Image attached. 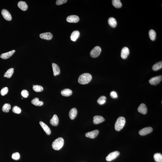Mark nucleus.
Segmentation results:
<instances>
[{"mask_svg": "<svg viewBox=\"0 0 162 162\" xmlns=\"http://www.w3.org/2000/svg\"><path fill=\"white\" fill-rule=\"evenodd\" d=\"M92 76L88 73L83 74L79 76L78 79V82L80 84L84 85L89 83L92 79Z\"/></svg>", "mask_w": 162, "mask_h": 162, "instance_id": "f257e3e1", "label": "nucleus"}, {"mask_svg": "<svg viewBox=\"0 0 162 162\" xmlns=\"http://www.w3.org/2000/svg\"><path fill=\"white\" fill-rule=\"evenodd\" d=\"M126 122V119L124 117H119L117 119L115 125L116 130L119 131L122 129L125 126Z\"/></svg>", "mask_w": 162, "mask_h": 162, "instance_id": "f03ea898", "label": "nucleus"}, {"mask_svg": "<svg viewBox=\"0 0 162 162\" xmlns=\"http://www.w3.org/2000/svg\"><path fill=\"white\" fill-rule=\"evenodd\" d=\"M64 144V140L61 137H59L56 139L53 142L52 147L55 150H59L62 147Z\"/></svg>", "mask_w": 162, "mask_h": 162, "instance_id": "7ed1b4c3", "label": "nucleus"}, {"mask_svg": "<svg viewBox=\"0 0 162 162\" xmlns=\"http://www.w3.org/2000/svg\"><path fill=\"white\" fill-rule=\"evenodd\" d=\"M102 51L100 47L97 46L95 47L91 50L90 52L91 57L93 58L98 57Z\"/></svg>", "mask_w": 162, "mask_h": 162, "instance_id": "20e7f679", "label": "nucleus"}, {"mask_svg": "<svg viewBox=\"0 0 162 162\" xmlns=\"http://www.w3.org/2000/svg\"><path fill=\"white\" fill-rule=\"evenodd\" d=\"M120 155V153L118 151H115L111 153L108 155L106 158L107 161H111L118 157Z\"/></svg>", "mask_w": 162, "mask_h": 162, "instance_id": "39448f33", "label": "nucleus"}, {"mask_svg": "<svg viewBox=\"0 0 162 162\" xmlns=\"http://www.w3.org/2000/svg\"><path fill=\"white\" fill-rule=\"evenodd\" d=\"M162 79V75L154 77L151 78L149 80V82L150 84L156 85L158 84L161 81Z\"/></svg>", "mask_w": 162, "mask_h": 162, "instance_id": "423d86ee", "label": "nucleus"}, {"mask_svg": "<svg viewBox=\"0 0 162 162\" xmlns=\"http://www.w3.org/2000/svg\"><path fill=\"white\" fill-rule=\"evenodd\" d=\"M1 13L3 18L5 20L10 21L12 20L11 15L8 10L3 9L2 10Z\"/></svg>", "mask_w": 162, "mask_h": 162, "instance_id": "0eeeda50", "label": "nucleus"}, {"mask_svg": "<svg viewBox=\"0 0 162 162\" xmlns=\"http://www.w3.org/2000/svg\"><path fill=\"white\" fill-rule=\"evenodd\" d=\"M152 131L153 128L152 127H146L140 130L139 132V134L142 136H144L151 133Z\"/></svg>", "mask_w": 162, "mask_h": 162, "instance_id": "6e6552de", "label": "nucleus"}, {"mask_svg": "<svg viewBox=\"0 0 162 162\" xmlns=\"http://www.w3.org/2000/svg\"><path fill=\"white\" fill-rule=\"evenodd\" d=\"M79 17L76 15H70L66 18L67 21L70 23H77L79 21Z\"/></svg>", "mask_w": 162, "mask_h": 162, "instance_id": "1a4fd4ad", "label": "nucleus"}, {"mask_svg": "<svg viewBox=\"0 0 162 162\" xmlns=\"http://www.w3.org/2000/svg\"><path fill=\"white\" fill-rule=\"evenodd\" d=\"M99 133V131L98 130L92 131L88 132L85 134L86 137L92 139L95 138L98 136Z\"/></svg>", "mask_w": 162, "mask_h": 162, "instance_id": "9d476101", "label": "nucleus"}, {"mask_svg": "<svg viewBox=\"0 0 162 162\" xmlns=\"http://www.w3.org/2000/svg\"><path fill=\"white\" fill-rule=\"evenodd\" d=\"M39 36L41 39H43L50 40L52 39L53 35L50 32H46L41 33L40 34Z\"/></svg>", "mask_w": 162, "mask_h": 162, "instance_id": "9b49d317", "label": "nucleus"}, {"mask_svg": "<svg viewBox=\"0 0 162 162\" xmlns=\"http://www.w3.org/2000/svg\"><path fill=\"white\" fill-rule=\"evenodd\" d=\"M129 54V49L127 47H124L122 50L121 56L123 59H125L127 58Z\"/></svg>", "mask_w": 162, "mask_h": 162, "instance_id": "f8f14e48", "label": "nucleus"}, {"mask_svg": "<svg viewBox=\"0 0 162 162\" xmlns=\"http://www.w3.org/2000/svg\"><path fill=\"white\" fill-rule=\"evenodd\" d=\"M105 120L103 117L100 116H95L93 117V123L95 124H98L101 123Z\"/></svg>", "mask_w": 162, "mask_h": 162, "instance_id": "ddd939ff", "label": "nucleus"}, {"mask_svg": "<svg viewBox=\"0 0 162 162\" xmlns=\"http://www.w3.org/2000/svg\"><path fill=\"white\" fill-rule=\"evenodd\" d=\"M15 50H13L8 52L1 54L0 57L3 59H7L12 56L15 52Z\"/></svg>", "mask_w": 162, "mask_h": 162, "instance_id": "4468645a", "label": "nucleus"}, {"mask_svg": "<svg viewBox=\"0 0 162 162\" xmlns=\"http://www.w3.org/2000/svg\"><path fill=\"white\" fill-rule=\"evenodd\" d=\"M139 112L143 114H145L147 113V109L145 104L142 103L140 104L137 109Z\"/></svg>", "mask_w": 162, "mask_h": 162, "instance_id": "2eb2a0df", "label": "nucleus"}, {"mask_svg": "<svg viewBox=\"0 0 162 162\" xmlns=\"http://www.w3.org/2000/svg\"><path fill=\"white\" fill-rule=\"evenodd\" d=\"M39 123L47 135H50L51 133V131L49 126L42 121H40Z\"/></svg>", "mask_w": 162, "mask_h": 162, "instance_id": "dca6fc26", "label": "nucleus"}, {"mask_svg": "<svg viewBox=\"0 0 162 162\" xmlns=\"http://www.w3.org/2000/svg\"><path fill=\"white\" fill-rule=\"evenodd\" d=\"M52 66L54 75V76H56L59 75L60 73V69L58 65L55 63H53Z\"/></svg>", "mask_w": 162, "mask_h": 162, "instance_id": "f3484780", "label": "nucleus"}, {"mask_svg": "<svg viewBox=\"0 0 162 162\" xmlns=\"http://www.w3.org/2000/svg\"><path fill=\"white\" fill-rule=\"evenodd\" d=\"M59 122V119L58 116L56 114L54 115L52 118L50 120V124L54 126H57Z\"/></svg>", "mask_w": 162, "mask_h": 162, "instance_id": "a211bd4d", "label": "nucleus"}, {"mask_svg": "<svg viewBox=\"0 0 162 162\" xmlns=\"http://www.w3.org/2000/svg\"><path fill=\"white\" fill-rule=\"evenodd\" d=\"M18 7L23 11H26L28 9V5L25 2L19 1L18 3Z\"/></svg>", "mask_w": 162, "mask_h": 162, "instance_id": "6ab92c4d", "label": "nucleus"}, {"mask_svg": "<svg viewBox=\"0 0 162 162\" xmlns=\"http://www.w3.org/2000/svg\"><path fill=\"white\" fill-rule=\"evenodd\" d=\"M80 33L79 31L75 30L72 32L71 35V39L73 42H75L80 36Z\"/></svg>", "mask_w": 162, "mask_h": 162, "instance_id": "aec40b11", "label": "nucleus"}, {"mask_svg": "<svg viewBox=\"0 0 162 162\" xmlns=\"http://www.w3.org/2000/svg\"><path fill=\"white\" fill-rule=\"evenodd\" d=\"M77 110L76 108H73L71 109L69 113V116L71 119H74L76 117L77 114Z\"/></svg>", "mask_w": 162, "mask_h": 162, "instance_id": "412c9836", "label": "nucleus"}, {"mask_svg": "<svg viewBox=\"0 0 162 162\" xmlns=\"http://www.w3.org/2000/svg\"><path fill=\"white\" fill-rule=\"evenodd\" d=\"M108 23L109 25L113 28L116 27L117 25V23L116 20L115 18L113 17H111L109 18L108 20Z\"/></svg>", "mask_w": 162, "mask_h": 162, "instance_id": "4be33fe9", "label": "nucleus"}, {"mask_svg": "<svg viewBox=\"0 0 162 162\" xmlns=\"http://www.w3.org/2000/svg\"><path fill=\"white\" fill-rule=\"evenodd\" d=\"M31 103L33 105L36 106H42L43 104V102L39 101V99L37 98H35L32 100Z\"/></svg>", "mask_w": 162, "mask_h": 162, "instance_id": "5701e85b", "label": "nucleus"}, {"mask_svg": "<svg viewBox=\"0 0 162 162\" xmlns=\"http://www.w3.org/2000/svg\"><path fill=\"white\" fill-rule=\"evenodd\" d=\"M72 90L69 89H65L62 90L61 94L64 96H70L72 94Z\"/></svg>", "mask_w": 162, "mask_h": 162, "instance_id": "b1692460", "label": "nucleus"}, {"mask_svg": "<svg viewBox=\"0 0 162 162\" xmlns=\"http://www.w3.org/2000/svg\"><path fill=\"white\" fill-rule=\"evenodd\" d=\"M14 72V69L11 68L9 69L7 71L5 74L4 77L10 79L12 76Z\"/></svg>", "mask_w": 162, "mask_h": 162, "instance_id": "393cba45", "label": "nucleus"}, {"mask_svg": "<svg viewBox=\"0 0 162 162\" xmlns=\"http://www.w3.org/2000/svg\"><path fill=\"white\" fill-rule=\"evenodd\" d=\"M162 67V62L160 61L159 62L157 63L153 66L152 67V70L154 71H157Z\"/></svg>", "mask_w": 162, "mask_h": 162, "instance_id": "a878e982", "label": "nucleus"}, {"mask_svg": "<svg viewBox=\"0 0 162 162\" xmlns=\"http://www.w3.org/2000/svg\"><path fill=\"white\" fill-rule=\"evenodd\" d=\"M112 3L113 5L116 8H119L122 6V4L119 0H113Z\"/></svg>", "mask_w": 162, "mask_h": 162, "instance_id": "bb28decb", "label": "nucleus"}, {"mask_svg": "<svg viewBox=\"0 0 162 162\" xmlns=\"http://www.w3.org/2000/svg\"><path fill=\"white\" fill-rule=\"evenodd\" d=\"M155 160L157 162H162V155L160 153H155L154 156Z\"/></svg>", "mask_w": 162, "mask_h": 162, "instance_id": "cd10ccee", "label": "nucleus"}, {"mask_svg": "<svg viewBox=\"0 0 162 162\" xmlns=\"http://www.w3.org/2000/svg\"><path fill=\"white\" fill-rule=\"evenodd\" d=\"M11 108V106L8 103L5 104L2 107V111L4 112L8 113Z\"/></svg>", "mask_w": 162, "mask_h": 162, "instance_id": "c85d7f7f", "label": "nucleus"}, {"mask_svg": "<svg viewBox=\"0 0 162 162\" xmlns=\"http://www.w3.org/2000/svg\"><path fill=\"white\" fill-rule=\"evenodd\" d=\"M149 35L151 40L154 41L156 39V32L153 29L150 30L149 32Z\"/></svg>", "mask_w": 162, "mask_h": 162, "instance_id": "c756f323", "label": "nucleus"}, {"mask_svg": "<svg viewBox=\"0 0 162 162\" xmlns=\"http://www.w3.org/2000/svg\"><path fill=\"white\" fill-rule=\"evenodd\" d=\"M33 90L36 92H42L43 90V87L42 86L38 85H33Z\"/></svg>", "mask_w": 162, "mask_h": 162, "instance_id": "7c9ffc66", "label": "nucleus"}, {"mask_svg": "<svg viewBox=\"0 0 162 162\" xmlns=\"http://www.w3.org/2000/svg\"><path fill=\"white\" fill-rule=\"evenodd\" d=\"M106 97L105 96H102L98 100L97 102L100 105H103L106 102Z\"/></svg>", "mask_w": 162, "mask_h": 162, "instance_id": "2f4dec72", "label": "nucleus"}, {"mask_svg": "<svg viewBox=\"0 0 162 162\" xmlns=\"http://www.w3.org/2000/svg\"><path fill=\"white\" fill-rule=\"evenodd\" d=\"M12 111L14 113L16 114H20L21 112V110L20 108L17 106H15L13 108Z\"/></svg>", "mask_w": 162, "mask_h": 162, "instance_id": "473e14b6", "label": "nucleus"}, {"mask_svg": "<svg viewBox=\"0 0 162 162\" xmlns=\"http://www.w3.org/2000/svg\"><path fill=\"white\" fill-rule=\"evenodd\" d=\"M11 157H12V159L15 160H18L20 158V155L19 153L17 152L14 153L12 154Z\"/></svg>", "mask_w": 162, "mask_h": 162, "instance_id": "72a5a7b5", "label": "nucleus"}, {"mask_svg": "<svg viewBox=\"0 0 162 162\" xmlns=\"http://www.w3.org/2000/svg\"><path fill=\"white\" fill-rule=\"evenodd\" d=\"M8 92V89L7 87H4L2 88L1 90L0 93L2 96H4L6 95Z\"/></svg>", "mask_w": 162, "mask_h": 162, "instance_id": "f704fd0d", "label": "nucleus"}, {"mask_svg": "<svg viewBox=\"0 0 162 162\" xmlns=\"http://www.w3.org/2000/svg\"><path fill=\"white\" fill-rule=\"evenodd\" d=\"M21 95L23 97L26 98L29 96L28 92L27 90H23L21 92Z\"/></svg>", "mask_w": 162, "mask_h": 162, "instance_id": "c9c22d12", "label": "nucleus"}, {"mask_svg": "<svg viewBox=\"0 0 162 162\" xmlns=\"http://www.w3.org/2000/svg\"><path fill=\"white\" fill-rule=\"evenodd\" d=\"M67 1V0H57L56 1V4L57 5H60L66 3Z\"/></svg>", "mask_w": 162, "mask_h": 162, "instance_id": "e433bc0d", "label": "nucleus"}, {"mask_svg": "<svg viewBox=\"0 0 162 162\" xmlns=\"http://www.w3.org/2000/svg\"><path fill=\"white\" fill-rule=\"evenodd\" d=\"M110 96L112 98H117L118 97V94L115 91L111 92L110 93Z\"/></svg>", "mask_w": 162, "mask_h": 162, "instance_id": "4c0bfd02", "label": "nucleus"}]
</instances>
